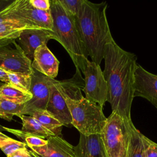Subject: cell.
<instances>
[{
    "mask_svg": "<svg viewBox=\"0 0 157 157\" xmlns=\"http://www.w3.org/2000/svg\"><path fill=\"white\" fill-rule=\"evenodd\" d=\"M104 59L102 72L107 85V101L112 112L131 121L137 56L122 49L113 39L105 46Z\"/></svg>",
    "mask_w": 157,
    "mask_h": 157,
    "instance_id": "6da1fadb",
    "label": "cell"
},
{
    "mask_svg": "<svg viewBox=\"0 0 157 157\" xmlns=\"http://www.w3.org/2000/svg\"><path fill=\"white\" fill-rule=\"evenodd\" d=\"M107 7L105 1L93 3L83 0L75 17L77 29L88 55L99 65L104 59L106 44L113 39L107 19Z\"/></svg>",
    "mask_w": 157,
    "mask_h": 157,
    "instance_id": "7a4b0ae2",
    "label": "cell"
},
{
    "mask_svg": "<svg viewBox=\"0 0 157 157\" xmlns=\"http://www.w3.org/2000/svg\"><path fill=\"white\" fill-rule=\"evenodd\" d=\"M53 39L59 42L72 59L76 69L83 74L88 53L75 23V17L68 13L59 0L50 1Z\"/></svg>",
    "mask_w": 157,
    "mask_h": 157,
    "instance_id": "3957f363",
    "label": "cell"
},
{
    "mask_svg": "<svg viewBox=\"0 0 157 157\" xmlns=\"http://www.w3.org/2000/svg\"><path fill=\"white\" fill-rule=\"evenodd\" d=\"M58 84L71 113L72 125L83 135L101 134L107 120L103 113V108L85 97L78 100L70 98L59 81Z\"/></svg>",
    "mask_w": 157,
    "mask_h": 157,
    "instance_id": "277c9868",
    "label": "cell"
},
{
    "mask_svg": "<svg viewBox=\"0 0 157 157\" xmlns=\"http://www.w3.org/2000/svg\"><path fill=\"white\" fill-rule=\"evenodd\" d=\"M132 120L123 118L115 112L107 118L100 134L108 157H118L126 145L128 129Z\"/></svg>",
    "mask_w": 157,
    "mask_h": 157,
    "instance_id": "5b68a950",
    "label": "cell"
},
{
    "mask_svg": "<svg viewBox=\"0 0 157 157\" xmlns=\"http://www.w3.org/2000/svg\"><path fill=\"white\" fill-rule=\"evenodd\" d=\"M83 74L85 98L103 108L107 99V85L100 65L87 60Z\"/></svg>",
    "mask_w": 157,
    "mask_h": 157,
    "instance_id": "8992f818",
    "label": "cell"
},
{
    "mask_svg": "<svg viewBox=\"0 0 157 157\" xmlns=\"http://www.w3.org/2000/svg\"><path fill=\"white\" fill-rule=\"evenodd\" d=\"M31 64L16 40L0 45V68L5 71L32 75Z\"/></svg>",
    "mask_w": 157,
    "mask_h": 157,
    "instance_id": "52a82bcc",
    "label": "cell"
},
{
    "mask_svg": "<svg viewBox=\"0 0 157 157\" xmlns=\"http://www.w3.org/2000/svg\"><path fill=\"white\" fill-rule=\"evenodd\" d=\"M9 17L28 25L52 31L53 20L50 10L45 11L33 7L29 0H17Z\"/></svg>",
    "mask_w": 157,
    "mask_h": 157,
    "instance_id": "ba28073f",
    "label": "cell"
},
{
    "mask_svg": "<svg viewBox=\"0 0 157 157\" xmlns=\"http://www.w3.org/2000/svg\"><path fill=\"white\" fill-rule=\"evenodd\" d=\"M50 78L34 69L30 93L32 98L24 104L20 115H31L37 111L45 110L50 93Z\"/></svg>",
    "mask_w": 157,
    "mask_h": 157,
    "instance_id": "9c48e42d",
    "label": "cell"
},
{
    "mask_svg": "<svg viewBox=\"0 0 157 157\" xmlns=\"http://www.w3.org/2000/svg\"><path fill=\"white\" fill-rule=\"evenodd\" d=\"M50 93L45 110L63 126L72 125V117L65 98L58 84V80L50 78Z\"/></svg>",
    "mask_w": 157,
    "mask_h": 157,
    "instance_id": "30bf717a",
    "label": "cell"
},
{
    "mask_svg": "<svg viewBox=\"0 0 157 157\" xmlns=\"http://www.w3.org/2000/svg\"><path fill=\"white\" fill-rule=\"evenodd\" d=\"M134 96L146 99L157 109V75L137 64L134 72Z\"/></svg>",
    "mask_w": 157,
    "mask_h": 157,
    "instance_id": "8fae6325",
    "label": "cell"
},
{
    "mask_svg": "<svg viewBox=\"0 0 157 157\" xmlns=\"http://www.w3.org/2000/svg\"><path fill=\"white\" fill-rule=\"evenodd\" d=\"M17 39L26 56L33 61L36 50L53 39V33L42 28H28L22 31Z\"/></svg>",
    "mask_w": 157,
    "mask_h": 157,
    "instance_id": "7c38bea8",
    "label": "cell"
},
{
    "mask_svg": "<svg viewBox=\"0 0 157 157\" xmlns=\"http://www.w3.org/2000/svg\"><path fill=\"white\" fill-rule=\"evenodd\" d=\"M59 62L46 44L38 47L34 54L32 67L40 74L55 78L58 73Z\"/></svg>",
    "mask_w": 157,
    "mask_h": 157,
    "instance_id": "4fadbf2b",
    "label": "cell"
},
{
    "mask_svg": "<svg viewBox=\"0 0 157 157\" xmlns=\"http://www.w3.org/2000/svg\"><path fill=\"white\" fill-rule=\"evenodd\" d=\"M47 140L45 145L31 150L41 157H77L74 147L61 136H51Z\"/></svg>",
    "mask_w": 157,
    "mask_h": 157,
    "instance_id": "5bb4252c",
    "label": "cell"
},
{
    "mask_svg": "<svg viewBox=\"0 0 157 157\" xmlns=\"http://www.w3.org/2000/svg\"><path fill=\"white\" fill-rule=\"evenodd\" d=\"M74 148L77 157H108L100 134H80L78 143Z\"/></svg>",
    "mask_w": 157,
    "mask_h": 157,
    "instance_id": "9a60e30c",
    "label": "cell"
},
{
    "mask_svg": "<svg viewBox=\"0 0 157 157\" xmlns=\"http://www.w3.org/2000/svg\"><path fill=\"white\" fill-rule=\"evenodd\" d=\"M142 135L133 123H130L126 144L128 157H144Z\"/></svg>",
    "mask_w": 157,
    "mask_h": 157,
    "instance_id": "2e32d148",
    "label": "cell"
},
{
    "mask_svg": "<svg viewBox=\"0 0 157 157\" xmlns=\"http://www.w3.org/2000/svg\"><path fill=\"white\" fill-rule=\"evenodd\" d=\"M22 22H7L0 24V45L16 40L26 29L34 28Z\"/></svg>",
    "mask_w": 157,
    "mask_h": 157,
    "instance_id": "e0dca14e",
    "label": "cell"
},
{
    "mask_svg": "<svg viewBox=\"0 0 157 157\" xmlns=\"http://www.w3.org/2000/svg\"><path fill=\"white\" fill-rule=\"evenodd\" d=\"M19 117L22 121V128L21 130L23 132L44 139L55 136L52 132L43 127L33 117L22 115Z\"/></svg>",
    "mask_w": 157,
    "mask_h": 157,
    "instance_id": "ac0fdd59",
    "label": "cell"
},
{
    "mask_svg": "<svg viewBox=\"0 0 157 157\" xmlns=\"http://www.w3.org/2000/svg\"><path fill=\"white\" fill-rule=\"evenodd\" d=\"M43 127L52 132L55 136H60L63 124L46 110L37 111L31 115Z\"/></svg>",
    "mask_w": 157,
    "mask_h": 157,
    "instance_id": "d6986e66",
    "label": "cell"
},
{
    "mask_svg": "<svg viewBox=\"0 0 157 157\" xmlns=\"http://www.w3.org/2000/svg\"><path fill=\"white\" fill-rule=\"evenodd\" d=\"M0 98L16 103L25 104L32 98V94L10 84L4 83L0 88Z\"/></svg>",
    "mask_w": 157,
    "mask_h": 157,
    "instance_id": "ffe728a7",
    "label": "cell"
},
{
    "mask_svg": "<svg viewBox=\"0 0 157 157\" xmlns=\"http://www.w3.org/2000/svg\"><path fill=\"white\" fill-rule=\"evenodd\" d=\"M24 104L13 102L0 98V118L7 121H11L13 117L20 116Z\"/></svg>",
    "mask_w": 157,
    "mask_h": 157,
    "instance_id": "44dd1931",
    "label": "cell"
},
{
    "mask_svg": "<svg viewBox=\"0 0 157 157\" xmlns=\"http://www.w3.org/2000/svg\"><path fill=\"white\" fill-rule=\"evenodd\" d=\"M26 146L25 142L15 140L2 132H0V149L7 156L19 149L27 148Z\"/></svg>",
    "mask_w": 157,
    "mask_h": 157,
    "instance_id": "7402d4cb",
    "label": "cell"
},
{
    "mask_svg": "<svg viewBox=\"0 0 157 157\" xmlns=\"http://www.w3.org/2000/svg\"><path fill=\"white\" fill-rule=\"evenodd\" d=\"M7 77L10 85L19 88L25 92L30 93L29 90L31 88L32 75L20 73L7 72Z\"/></svg>",
    "mask_w": 157,
    "mask_h": 157,
    "instance_id": "603a6c76",
    "label": "cell"
},
{
    "mask_svg": "<svg viewBox=\"0 0 157 157\" xmlns=\"http://www.w3.org/2000/svg\"><path fill=\"white\" fill-rule=\"evenodd\" d=\"M144 157H157V144L142 135Z\"/></svg>",
    "mask_w": 157,
    "mask_h": 157,
    "instance_id": "cb8c5ba5",
    "label": "cell"
},
{
    "mask_svg": "<svg viewBox=\"0 0 157 157\" xmlns=\"http://www.w3.org/2000/svg\"><path fill=\"white\" fill-rule=\"evenodd\" d=\"M64 9L74 17L78 13L83 0H59Z\"/></svg>",
    "mask_w": 157,
    "mask_h": 157,
    "instance_id": "d4e9b609",
    "label": "cell"
},
{
    "mask_svg": "<svg viewBox=\"0 0 157 157\" xmlns=\"http://www.w3.org/2000/svg\"><path fill=\"white\" fill-rule=\"evenodd\" d=\"M17 2V0H14L10 5H9L7 7L4 8L2 11L0 12V24L2 23H7V22L19 21L15 19H12L9 17V13L14 9Z\"/></svg>",
    "mask_w": 157,
    "mask_h": 157,
    "instance_id": "484cf974",
    "label": "cell"
},
{
    "mask_svg": "<svg viewBox=\"0 0 157 157\" xmlns=\"http://www.w3.org/2000/svg\"><path fill=\"white\" fill-rule=\"evenodd\" d=\"M29 3L34 8L47 11L50 10V0H29Z\"/></svg>",
    "mask_w": 157,
    "mask_h": 157,
    "instance_id": "4316f807",
    "label": "cell"
},
{
    "mask_svg": "<svg viewBox=\"0 0 157 157\" xmlns=\"http://www.w3.org/2000/svg\"><path fill=\"white\" fill-rule=\"evenodd\" d=\"M7 157H31L30 151L27 148L19 149L12 154L7 156Z\"/></svg>",
    "mask_w": 157,
    "mask_h": 157,
    "instance_id": "83f0119b",
    "label": "cell"
},
{
    "mask_svg": "<svg viewBox=\"0 0 157 157\" xmlns=\"http://www.w3.org/2000/svg\"><path fill=\"white\" fill-rule=\"evenodd\" d=\"M0 81L7 84H9L7 77V72L0 68Z\"/></svg>",
    "mask_w": 157,
    "mask_h": 157,
    "instance_id": "f1b7e54d",
    "label": "cell"
},
{
    "mask_svg": "<svg viewBox=\"0 0 157 157\" xmlns=\"http://www.w3.org/2000/svg\"><path fill=\"white\" fill-rule=\"evenodd\" d=\"M14 0H0V12L10 5Z\"/></svg>",
    "mask_w": 157,
    "mask_h": 157,
    "instance_id": "f546056e",
    "label": "cell"
},
{
    "mask_svg": "<svg viewBox=\"0 0 157 157\" xmlns=\"http://www.w3.org/2000/svg\"><path fill=\"white\" fill-rule=\"evenodd\" d=\"M118 157H128V155H127V151H126V147L125 145V147H124L123 151L121 152L120 156Z\"/></svg>",
    "mask_w": 157,
    "mask_h": 157,
    "instance_id": "4dcf8cb0",
    "label": "cell"
},
{
    "mask_svg": "<svg viewBox=\"0 0 157 157\" xmlns=\"http://www.w3.org/2000/svg\"><path fill=\"white\" fill-rule=\"evenodd\" d=\"M29 151H30V153H31V157H41L40 156H39V155H37V153H36L33 151H32V150H29Z\"/></svg>",
    "mask_w": 157,
    "mask_h": 157,
    "instance_id": "1f68e13d",
    "label": "cell"
},
{
    "mask_svg": "<svg viewBox=\"0 0 157 157\" xmlns=\"http://www.w3.org/2000/svg\"><path fill=\"white\" fill-rule=\"evenodd\" d=\"M5 131L4 126H2V125L0 124V132H2V131Z\"/></svg>",
    "mask_w": 157,
    "mask_h": 157,
    "instance_id": "d6a6232c",
    "label": "cell"
},
{
    "mask_svg": "<svg viewBox=\"0 0 157 157\" xmlns=\"http://www.w3.org/2000/svg\"><path fill=\"white\" fill-rule=\"evenodd\" d=\"M4 84V83H3V82H2L0 81V88H1Z\"/></svg>",
    "mask_w": 157,
    "mask_h": 157,
    "instance_id": "836d02e7",
    "label": "cell"
}]
</instances>
